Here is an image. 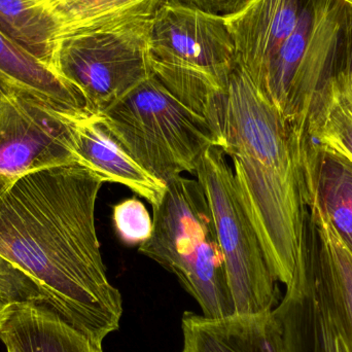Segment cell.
<instances>
[{
  "label": "cell",
  "instance_id": "cell-1",
  "mask_svg": "<svg viewBox=\"0 0 352 352\" xmlns=\"http://www.w3.org/2000/svg\"><path fill=\"white\" fill-rule=\"evenodd\" d=\"M103 184L78 164L0 184V256L37 285L56 314L100 344L119 330L123 316L95 225Z\"/></svg>",
  "mask_w": 352,
  "mask_h": 352
},
{
  "label": "cell",
  "instance_id": "cell-2",
  "mask_svg": "<svg viewBox=\"0 0 352 352\" xmlns=\"http://www.w3.org/2000/svg\"><path fill=\"white\" fill-rule=\"evenodd\" d=\"M221 138L269 268L287 287L299 263L305 226L297 134L238 66L228 86Z\"/></svg>",
  "mask_w": 352,
  "mask_h": 352
},
{
  "label": "cell",
  "instance_id": "cell-3",
  "mask_svg": "<svg viewBox=\"0 0 352 352\" xmlns=\"http://www.w3.org/2000/svg\"><path fill=\"white\" fill-rule=\"evenodd\" d=\"M150 63L153 76L210 124L221 146L226 96L237 66L225 16L168 0L153 19Z\"/></svg>",
  "mask_w": 352,
  "mask_h": 352
},
{
  "label": "cell",
  "instance_id": "cell-4",
  "mask_svg": "<svg viewBox=\"0 0 352 352\" xmlns=\"http://www.w3.org/2000/svg\"><path fill=\"white\" fill-rule=\"evenodd\" d=\"M166 184L162 201L154 207L152 236L138 250L176 276L205 318L235 314L212 212L202 186L184 176Z\"/></svg>",
  "mask_w": 352,
  "mask_h": 352
},
{
  "label": "cell",
  "instance_id": "cell-5",
  "mask_svg": "<svg viewBox=\"0 0 352 352\" xmlns=\"http://www.w3.org/2000/svg\"><path fill=\"white\" fill-rule=\"evenodd\" d=\"M96 116L140 166L164 182L196 173L204 153L221 148L210 124L154 76Z\"/></svg>",
  "mask_w": 352,
  "mask_h": 352
},
{
  "label": "cell",
  "instance_id": "cell-6",
  "mask_svg": "<svg viewBox=\"0 0 352 352\" xmlns=\"http://www.w3.org/2000/svg\"><path fill=\"white\" fill-rule=\"evenodd\" d=\"M342 0H306L295 30L258 87L296 133L338 72Z\"/></svg>",
  "mask_w": 352,
  "mask_h": 352
},
{
  "label": "cell",
  "instance_id": "cell-7",
  "mask_svg": "<svg viewBox=\"0 0 352 352\" xmlns=\"http://www.w3.org/2000/svg\"><path fill=\"white\" fill-rule=\"evenodd\" d=\"M219 146H211L196 169L214 221L236 314L272 311L279 302L277 279L240 202L233 169Z\"/></svg>",
  "mask_w": 352,
  "mask_h": 352
},
{
  "label": "cell",
  "instance_id": "cell-8",
  "mask_svg": "<svg viewBox=\"0 0 352 352\" xmlns=\"http://www.w3.org/2000/svg\"><path fill=\"white\" fill-rule=\"evenodd\" d=\"M152 20L58 39L54 72L84 98L86 109L100 115L153 76Z\"/></svg>",
  "mask_w": 352,
  "mask_h": 352
},
{
  "label": "cell",
  "instance_id": "cell-9",
  "mask_svg": "<svg viewBox=\"0 0 352 352\" xmlns=\"http://www.w3.org/2000/svg\"><path fill=\"white\" fill-rule=\"evenodd\" d=\"M63 111L28 93L0 86V184L33 171L78 164Z\"/></svg>",
  "mask_w": 352,
  "mask_h": 352
},
{
  "label": "cell",
  "instance_id": "cell-10",
  "mask_svg": "<svg viewBox=\"0 0 352 352\" xmlns=\"http://www.w3.org/2000/svg\"><path fill=\"white\" fill-rule=\"evenodd\" d=\"M306 0H250L225 16L236 64L258 88L297 26Z\"/></svg>",
  "mask_w": 352,
  "mask_h": 352
},
{
  "label": "cell",
  "instance_id": "cell-11",
  "mask_svg": "<svg viewBox=\"0 0 352 352\" xmlns=\"http://www.w3.org/2000/svg\"><path fill=\"white\" fill-rule=\"evenodd\" d=\"M306 205L304 245L318 295L349 352H352V254L328 219Z\"/></svg>",
  "mask_w": 352,
  "mask_h": 352
},
{
  "label": "cell",
  "instance_id": "cell-12",
  "mask_svg": "<svg viewBox=\"0 0 352 352\" xmlns=\"http://www.w3.org/2000/svg\"><path fill=\"white\" fill-rule=\"evenodd\" d=\"M62 113L72 130L78 165L90 169L104 182L127 186L151 203L153 208L160 204L166 182L140 166L107 131L98 116L87 109H65Z\"/></svg>",
  "mask_w": 352,
  "mask_h": 352
},
{
  "label": "cell",
  "instance_id": "cell-13",
  "mask_svg": "<svg viewBox=\"0 0 352 352\" xmlns=\"http://www.w3.org/2000/svg\"><path fill=\"white\" fill-rule=\"evenodd\" d=\"M297 152L304 203L326 217L352 254V162L305 131Z\"/></svg>",
  "mask_w": 352,
  "mask_h": 352
},
{
  "label": "cell",
  "instance_id": "cell-14",
  "mask_svg": "<svg viewBox=\"0 0 352 352\" xmlns=\"http://www.w3.org/2000/svg\"><path fill=\"white\" fill-rule=\"evenodd\" d=\"M273 314L285 352H349L318 295L304 242L293 280Z\"/></svg>",
  "mask_w": 352,
  "mask_h": 352
},
{
  "label": "cell",
  "instance_id": "cell-15",
  "mask_svg": "<svg viewBox=\"0 0 352 352\" xmlns=\"http://www.w3.org/2000/svg\"><path fill=\"white\" fill-rule=\"evenodd\" d=\"M182 352H285L278 320L272 311L208 318L186 311Z\"/></svg>",
  "mask_w": 352,
  "mask_h": 352
},
{
  "label": "cell",
  "instance_id": "cell-16",
  "mask_svg": "<svg viewBox=\"0 0 352 352\" xmlns=\"http://www.w3.org/2000/svg\"><path fill=\"white\" fill-rule=\"evenodd\" d=\"M56 27L58 39L152 20L168 0H34Z\"/></svg>",
  "mask_w": 352,
  "mask_h": 352
},
{
  "label": "cell",
  "instance_id": "cell-17",
  "mask_svg": "<svg viewBox=\"0 0 352 352\" xmlns=\"http://www.w3.org/2000/svg\"><path fill=\"white\" fill-rule=\"evenodd\" d=\"M0 334L12 339L22 352H103L43 302L14 306L0 327Z\"/></svg>",
  "mask_w": 352,
  "mask_h": 352
},
{
  "label": "cell",
  "instance_id": "cell-18",
  "mask_svg": "<svg viewBox=\"0 0 352 352\" xmlns=\"http://www.w3.org/2000/svg\"><path fill=\"white\" fill-rule=\"evenodd\" d=\"M0 82L62 109H86L82 95L0 31Z\"/></svg>",
  "mask_w": 352,
  "mask_h": 352
},
{
  "label": "cell",
  "instance_id": "cell-19",
  "mask_svg": "<svg viewBox=\"0 0 352 352\" xmlns=\"http://www.w3.org/2000/svg\"><path fill=\"white\" fill-rule=\"evenodd\" d=\"M305 132L352 162V88L338 72L314 102Z\"/></svg>",
  "mask_w": 352,
  "mask_h": 352
},
{
  "label": "cell",
  "instance_id": "cell-20",
  "mask_svg": "<svg viewBox=\"0 0 352 352\" xmlns=\"http://www.w3.org/2000/svg\"><path fill=\"white\" fill-rule=\"evenodd\" d=\"M0 31L53 70L55 24L34 0H0Z\"/></svg>",
  "mask_w": 352,
  "mask_h": 352
},
{
  "label": "cell",
  "instance_id": "cell-21",
  "mask_svg": "<svg viewBox=\"0 0 352 352\" xmlns=\"http://www.w3.org/2000/svg\"><path fill=\"white\" fill-rule=\"evenodd\" d=\"M24 302L47 304L37 285L12 263L0 256V327L14 306Z\"/></svg>",
  "mask_w": 352,
  "mask_h": 352
},
{
  "label": "cell",
  "instance_id": "cell-22",
  "mask_svg": "<svg viewBox=\"0 0 352 352\" xmlns=\"http://www.w3.org/2000/svg\"><path fill=\"white\" fill-rule=\"evenodd\" d=\"M113 227L128 245H142L152 236L154 223L146 205L136 198L126 199L113 206Z\"/></svg>",
  "mask_w": 352,
  "mask_h": 352
},
{
  "label": "cell",
  "instance_id": "cell-23",
  "mask_svg": "<svg viewBox=\"0 0 352 352\" xmlns=\"http://www.w3.org/2000/svg\"><path fill=\"white\" fill-rule=\"evenodd\" d=\"M338 74L352 88V6L345 3L344 19L341 32Z\"/></svg>",
  "mask_w": 352,
  "mask_h": 352
},
{
  "label": "cell",
  "instance_id": "cell-24",
  "mask_svg": "<svg viewBox=\"0 0 352 352\" xmlns=\"http://www.w3.org/2000/svg\"><path fill=\"white\" fill-rule=\"evenodd\" d=\"M178 1L226 16L239 10L250 0H178Z\"/></svg>",
  "mask_w": 352,
  "mask_h": 352
},
{
  "label": "cell",
  "instance_id": "cell-25",
  "mask_svg": "<svg viewBox=\"0 0 352 352\" xmlns=\"http://www.w3.org/2000/svg\"><path fill=\"white\" fill-rule=\"evenodd\" d=\"M0 340L3 343L4 346H6V351L8 352H22L20 349H19L18 345L12 340V339L8 338L6 335L0 334Z\"/></svg>",
  "mask_w": 352,
  "mask_h": 352
},
{
  "label": "cell",
  "instance_id": "cell-26",
  "mask_svg": "<svg viewBox=\"0 0 352 352\" xmlns=\"http://www.w3.org/2000/svg\"><path fill=\"white\" fill-rule=\"evenodd\" d=\"M342 1H344L345 3L349 4V6H352V0H342Z\"/></svg>",
  "mask_w": 352,
  "mask_h": 352
},
{
  "label": "cell",
  "instance_id": "cell-27",
  "mask_svg": "<svg viewBox=\"0 0 352 352\" xmlns=\"http://www.w3.org/2000/svg\"><path fill=\"white\" fill-rule=\"evenodd\" d=\"M1 85H4V84H3V82H0V86H1Z\"/></svg>",
  "mask_w": 352,
  "mask_h": 352
}]
</instances>
